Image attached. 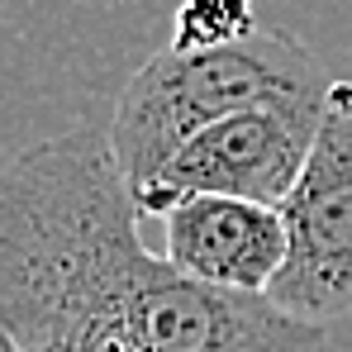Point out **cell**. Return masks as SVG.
Listing matches in <instances>:
<instances>
[{
    "instance_id": "cell-6",
    "label": "cell",
    "mask_w": 352,
    "mask_h": 352,
    "mask_svg": "<svg viewBox=\"0 0 352 352\" xmlns=\"http://www.w3.org/2000/svg\"><path fill=\"white\" fill-rule=\"evenodd\" d=\"M252 29H262L252 0H181L172 14V48H219Z\"/></svg>"
},
{
    "instance_id": "cell-3",
    "label": "cell",
    "mask_w": 352,
    "mask_h": 352,
    "mask_svg": "<svg viewBox=\"0 0 352 352\" xmlns=\"http://www.w3.org/2000/svg\"><path fill=\"white\" fill-rule=\"evenodd\" d=\"M286 224V262L267 286L272 305L305 324L352 314V81H333L314 148L276 205Z\"/></svg>"
},
{
    "instance_id": "cell-5",
    "label": "cell",
    "mask_w": 352,
    "mask_h": 352,
    "mask_svg": "<svg viewBox=\"0 0 352 352\" xmlns=\"http://www.w3.org/2000/svg\"><path fill=\"white\" fill-rule=\"evenodd\" d=\"M162 224H167L162 257L176 272L210 286L267 295L286 262V224L276 205L195 190L176 200L162 214Z\"/></svg>"
},
{
    "instance_id": "cell-4",
    "label": "cell",
    "mask_w": 352,
    "mask_h": 352,
    "mask_svg": "<svg viewBox=\"0 0 352 352\" xmlns=\"http://www.w3.org/2000/svg\"><path fill=\"white\" fill-rule=\"evenodd\" d=\"M319 119H324V105L234 110V115L214 119L210 129H200L190 143H181L172 162L133 195V205H138V214H157V219L181 195H195V190L281 205L314 148Z\"/></svg>"
},
{
    "instance_id": "cell-2",
    "label": "cell",
    "mask_w": 352,
    "mask_h": 352,
    "mask_svg": "<svg viewBox=\"0 0 352 352\" xmlns=\"http://www.w3.org/2000/svg\"><path fill=\"white\" fill-rule=\"evenodd\" d=\"M333 76L295 34L252 29L219 48H162L143 62L115 100L110 153L129 195H138L214 119L252 105H324Z\"/></svg>"
},
{
    "instance_id": "cell-7",
    "label": "cell",
    "mask_w": 352,
    "mask_h": 352,
    "mask_svg": "<svg viewBox=\"0 0 352 352\" xmlns=\"http://www.w3.org/2000/svg\"><path fill=\"white\" fill-rule=\"evenodd\" d=\"M5 352H10V348H5Z\"/></svg>"
},
{
    "instance_id": "cell-1",
    "label": "cell",
    "mask_w": 352,
    "mask_h": 352,
    "mask_svg": "<svg viewBox=\"0 0 352 352\" xmlns=\"http://www.w3.org/2000/svg\"><path fill=\"white\" fill-rule=\"evenodd\" d=\"M138 205L110 133L72 129L0 181V348L148 352V305L167 257L133 229Z\"/></svg>"
}]
</instances>
